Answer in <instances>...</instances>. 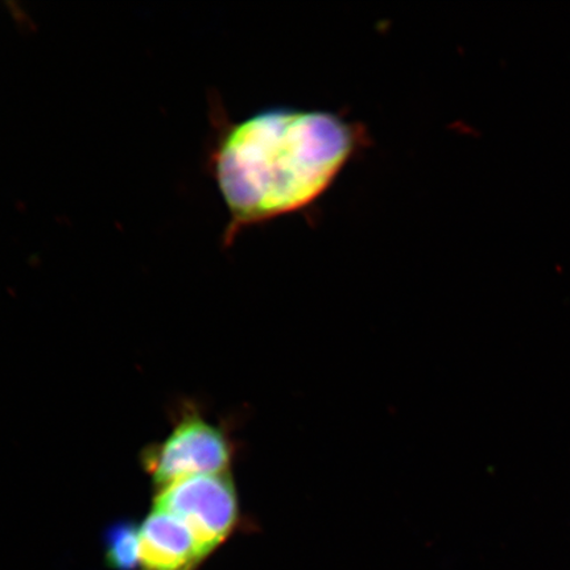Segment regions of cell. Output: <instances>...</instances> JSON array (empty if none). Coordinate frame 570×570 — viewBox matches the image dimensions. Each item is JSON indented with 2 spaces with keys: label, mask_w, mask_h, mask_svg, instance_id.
<instances>
[{
  "label": "cell",
  "mask_w": 570,
  "mask_h": 570,
  "mask_svg": "<svg viewBox=\"0 0 570 570\" xmlns=\"http://www.w3.org/2000/svg\"><path fill=\"white\" fill-rule=\"evenodd\" d=\"M206 169L229 220L224 246L240 233L291 216H315L348 164L372 146L367 128L337 111L271 106L233 120L210 104Z\"/></svg>",
  "instance_id": "obj_1"
},
{
  "label": "cell",
  "mask_w": 570,
  "mask_h": 570,
  "mask_svg": "<svg viewBox=\"0 0 570 570\" xmlns=\"http://www.w3.org/2000/svg\"><path fill=\"white\" fill-rule=\"evenodd\" d=\"M155 509L181 520L204 558L230 537L238 522V499L227 473L196 475L161 488Z\"/></svg>",
  "instance_id": "obj_2"
},
{
  "label": "cell",
  "mask_w": 570,
  "mask_h": 570,
  "mask_svg": "<svg viewBox=\"0 0 570 570\" xmlns=\"http://www.w3.org/2000/svg\"><path fill=\"white\" fill-rule=\"evenodd\" d=\"M230 454L229 443L218 428L190 416L146 454L145 463L154 481L166 488L190 476L226 473Z\"/></svg>",
  "instance_id": "obj_3"
},
{
  "label": "cell",
  "mask_w": 570,
  "mask_h": 570,
  "mask_svg": "<svg viewBox=\"0 0 570 570\" xmlns=\"http://www.w3.org/2000/svg\"><path fill=\"white\" fill-rule=\"evenodd\" d=\"M140 570H196L205 560L180 519L154 509L139 527Z\"/></svg>",
  "instance_id": "obj_4"
},
{
  "label": "cell",
  "mask_w": 570,
  "mask_h": 570,
  "mask_svg": "<svg viewBox=\"0 0 570 570\" xmlns=\"http://www.w3.org/2000/svg\"><path fill=\"white\" fill-rule=\"evenodd\" d=\"M106 560L116 570L140 569L139 527L125 522L107 531Z\"/></svg>",
  "instance_id": "obj_5"
}]
</instances>
